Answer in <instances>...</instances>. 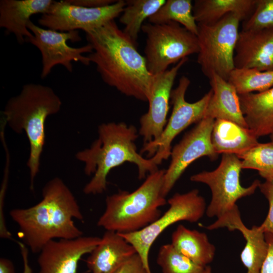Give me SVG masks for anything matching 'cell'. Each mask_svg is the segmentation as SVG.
I'll use <instances>...</instances> for the list:
<instances>
[{"instance_id": "1", "label": "cell", "mask_w": 273, "mask_h": 273, "mask_svg": "<svg viewBox=\"0 0 273 273\" xmlns=\"http://www.w3.org/2000/svg\"><path fill=\"white\" fill-rule=\"evenodd\" d=\"M85 34L93 48L87 57L96 65L103 81L127 97L148 102L153 75L136 44L114 20Z\"/></svg>"}, {"instance_id": "2", "label": "cell", "mask_w": 273, "mask_h": 273, "mask_svg": "<svg viewBox=\"0 0 273 273\" xmlns=\"http://www.w3.org/2000/svg\"><path fill=\"white\" fill-rule=\"evenodd\" d=\"M9 214L19 226L23 243L33 253H39L51 240L83 236L73 220H83L80 208L69 187L58 177L44 186L38 203L12 209Z\"/></svg>"}, {"instance_id": "3", "label": "cell", "mask_w": 273, "mask_h": 273, "mask_svg": "<svg viewBox=\"0 0 273 273\" xmlns=\"http://www.w3.org/2000/svg\"><path fill=\"white\" fill-rule=\"evenodd\" d=\"M98 133L89 148L75 154L76 159L84 164L85 174L93 175L83 189L85 194L103 193L110 171L125 162L137 166L139 179L158 170L161 164L156 156L148 159L138 152L135 142L139 133L134 126L124 122L103 123L99 126Z\"/></svg>"}, {"instance_id": "4", "label": "cell", "mask_w": 273, "mask_h": 273, "mask_svg": "<svg viewBox=\"0 0 273 273\" xmlns=\"http://www.w3.org/2000/svg\"><path fill=\"white\" fill-rule=\"evenodd\" d=\"M60 97L50 86L33 83L24 85L20 93L7 102L3 114L5 122L17 133L25 132L29 144L27 162L30 174V189L34 190L39 171L45 143V122L61 108Z\"/></svg>"}, {"instance_id": "5", "label": "cell", "mask_w": 273, "mask_h": 273, "mask_svg": "<svg viewBox=\"0 0 273 273\" xmlns=\"http://www.w3.org/2000/svg\"><path fill=\"white\" fill-rule=\"evenodd\" d=\"M165 170L149 174L143 184L132 192L119 191L107 196L106 207L97 225L119 234L140 231L157 219L160 207L167 201L162 195Z\"/></svg>"}, {"instance_id": "6", "label": "cell", "mask_w": 273, "mask_h": 273, "mask_svg": "<svg viewBox=\"0 0 273 273\" xmlns=\"http://www.w3.org/2000/svg\"><path fill=\"white\" fill-rule=\"evenodd\" d=\"M241 21L238 15L232 13L213 24H198L197 63L208 79L216 74L228 80L235 69V50Z\"/></svg>"}, {"instance_id": "7", "label": "cell", "mask_w": 273, "mask_h": 273, "mask_svg": "<svg viewBox=\"0 0 273 273\" xmlns=\"http://www.w3.org/2000/svg\"><path fill=\"white\" fill-rule=\"evenodd\" d=\"M142 31L146 36L145 58L152 75L164 72L170 65L199 52L197 35L177 23L149 22L143 24Z\"/></svg>"}, {"instance_id": "8", "label": "cell", "mask_w": 273, "mask_h": 273, "mask_svg": "<svg viewBox=\"0 0 273 273\" xmlns=\"http://www.w3.org/2000/svg\"><path fill=\"white\" fill-rule=\"evenodd\" d=\"M167 203L169 207L167 211L147 226L133 233H119L134 248L147 273H152L149 261V252L160 235L178 221L197 222L203 217L207 208L204 198L197 189L185 193H175Z\"/></svg>"}, {"instance_id": "9", "label": "cell", "mask_w": 273, "mask_h": 273, "mask_svg": "<svg viewBox=\"0 0 273 273\" xmlns=\"http://www.w3.org/2000/svg\"><path fill=\"white\" fill-rule=\"evenodd\" d=\"M241 160L235 154H222L218 166L212 171H203L192 175L190 180L207 185L212 198L206 208L210 218L220 217L232 209L240 199L253 194L261 182L256 179L248 187L240 183Z\"/></svg>"}, {"instance_id": "10", "label": "cell", "mask_w": 273, "mask_h": 273, "mask_svg": "<svg viewBox=\"0 0 273 273\" xmlns=\"http://www.w3.org/2000/svg\"><path fill=\"white\" fill-rule=\"evenodd\" d=\"M190 83L189 78L185 76L179 78L178 85L171 93L172 110L162 133L157 139L144 144L141 154L146 153L149 158L156 155L162 163L170 156L171 144L175 138L190 125L197 123L204 117L212 90L210 89L195 102H188L185 95Z\"/></svg>"}, {"instance_id": "11", "label": "cell", "mask_w": 273, "mask_h": 273, "mask_svg": "<svg viewBox=\"0 0 273 273\" xmlns=\"http://www.w3.org/2000/svg\"><path fill=\"white\" fill-rule=\"evenodd\" d=\"M27 27L33 36L27 39L28 42L36 47L41 56L42 69L40 77H47L53 67L57 65L64 66L69 72L73 71L72 62H80L88 66L90 61L84 53H91L93 48L90 44L79 48L71 47L67 44V41L72 42L81 40L78 30L60 32L50 29H44L36 25L31 20Z\"/></svg>"}, {"instance_id": "12", "label": "cell", "mask_w": 273, "mask_h": 273, "mask_svg": "<svg viewBox=\"0 0 273 273\" xmlns=\"http://www.w3.org/2000/svg\"><path fill=\"white\" fill-rule=\"evenodd\" d=\"M125 1H116L99 8H86L72 5L67 0L54 1L49 10L38 20L41 26L60 32L81 29L85 32L114 20L122 13Z\"/></svg>"}, {"instance_id": "13", "label": "cell", "mask_w": 273, "mask_h": 273, "mask_svg": "<svg viewBox=\"0 0 273 273\" xmlns=\"http://www.w3.org/2000/svg\"><path fill=\"white\" fill-rule=\"evenodd\" d=\"M214 120L204 117L172 148L171 161L164 174L162 194L165 197L194 161L205 156L211 160L217 159L218 154L213 148L211 139Z\"/></svg>"}, {"instance_id": "14", "label": "cell", "mask_w": 273, "mask_h": 273, "mask_svg": "<svg viewBox=\"0 0 273 273\" xmlns=\"http://www.w3.org/2000/svg\"><path fill=\"white\" fill-rule=\"evenodd\" d=\"M188 58L178 62L170 69L153 75L151 94L148 102V111L140 119L139 133L144 144L157 139L167 123L169 100L174 80L179 69L188 61Z\"/></svg>"}, {"instance_id": "15", "label": "cell", "mask_w": 273, "mask_h": 273, "mask_svg": "<svg viewBox=\"0 0 273 273\" xmlns=\"http://www.w3.org/2000/svg\"><path fill=\"white\" fill-rule=\"evenodd\" d=\"M101 240L98 237L82 236L49 241L39 252L38 273H77L80 259L89 254Z\"/></svg>"}, {"instance_id": "16", "label": "cell", "mask_w": 273, "mask_h": 273, "mask_svg": "<svg viewBox=\"0 0 273 273\" xmlns=\"http://www.w3.org/2000/svg\"><path fill=\"white\" fill-rule=\"evenodd\" d=\"M226 228L229 231L238 230L244 237L245 245L241 252V260L247 268V273H261L266 256L267 245L264 233L259 226L249 229L243 222L238 206L217 218L213 223L206 226L208 230Z\"/></svg>"}, {"instance_id": "17", "label": "cell", "mask_w": 273, "mask_h": 273, "mask_svg": "<svg viewBox=\"0 0 273 273\" xmlns=\"http://www.w3.org/2000/svg\"><path fill=\"white\" fill-rule=\"evenodd\" d=\"M235 68L273 70V28L239 32L234 58Z\"/></svg>"}, {"instance_id": "18", "label": "cell", "mask_w": 273, "mask_h": 273, "mask_svg": "<svg viewBox=\"0 0 273 273\" xmlns=\"http://www.w3.org/2000/svg\"><path fill=\"white\" fill-rule=\"evenodd\" d=\"M52 0H1L0 27L7 33L13 34L18 43L23 44L33 36L27 27L30 17L46 13Z\"/></svg>"}, {"instance_id": "19", "label": "cell", "mask_w": 273, "mask_h": 273, "mask_svg": "<svg viewBox=\"0 0 273 273\" xmlns=\"http://www.w3.org/2000/svg\"><path fill=\"white\" fill-rule=\"evenodd\" d=\"M136 253L134 248L119 233L106 231L89 254L86 263L92 273H115Z\"/></svg>"}, {"instance_id": "20", "label": "cell", "mask_w": 273, "mask_h": 273, "mask_svg": "<svg viewBox=\"0 0 273 273\" xmlns=\"http://www.w3.org/2000/svg\"><path fill=\"white\" fill-rule=\"evenodd\" d=\"M209 80L212 94L204 117L231 121L248 128L235 88L228 80L216 74H213Z\"/></svg>"}, {"instance_id": "21", "label": "cell", "mask_w": 273, "mask_h": 273, "mask_svg": "<svg viewBox=\"0 0 273 273\" xmlns=\"http://www.w3.org/2000/svg\"><path fill=\"white\" fill-rule=\"evenodd\" d=\"M239 97L248 128L257 138L270 135L273 131V86Z\"/></svg>"}, {"instance_id": "22", "label": "cell", "mask_w": 273, "mask_h": 273, "mask_svg": "<svg viewBox=\"0 0 273 273\" xmlns=\"http://www.w3.org/2000/svg\"><path fill=\"white\" fill-rule=\"evenodd\" d=\"M211 142L217 154L238 155L257 145L258 138L247 127L233 121L215 119Z\"/></svg>"}, {"instance_id": "23", "label": "cell", "mask_w": 273, "mask_h": 273, "mask_svg": "<svg viewBox=\"0 0 273 273\" xmlns=\"http://www.w3.org/2000/svg\"><path fill=\"white\" fill-rule=\"evenodd\" d=\"M172 246L194 262L206 266L214 259L215 247L205 233L190 230L179 224L172 233Z\"/></svg>"}, {"instance_id": "24", "label": "cell", "mask_w": 273, "mask_h": 273, "mask_svg": "<svg viewBox=\"0 0 273 273\" xmlns=\"http://www.w3.org/2000/svg\"><path fill=\"white\" fill-rule=\"evenodd\" d=\"M257 0H195L193 12L198 24L214 23L230 14L238 15L242 21L253 12Z\"/></svg>"}, {"instance_id": "25", "label": "cell", "mask_w": 273, "mask_h": 273, "mask_svg": "<svg viewBox=\"0 0 273 273\" xmlns=\"http://www.w3.org/2000/svg\"><path fill=\"white\" fill-rule=\"evenodd\" d=\"M166 0H128L120 15V22L123 30L131 40L137 44L138 35L144 21L149 18L161 7Z\"/></svg>"}, {"instance_id": "26", "label": "cell", "mask_w": 273, "mask_h": 273, "mask_svg": "<svg viewBox=\"0 0 273 273\" xmlns=\"http://www.w3.org/2000/svg\"><path fill=\"white\" fill-rule=\"evenodd\" d=\"M191 0H167L158 11L150 17L152 24L176 22L197 35L198 23L193 12Z\"/></svg>"}, {"instance_id": "27", "label": "cell", "mask_w": 273, "mask_h": 273, "mask_svg": "<svg viewBox=\"0 0 273 273\" xmlns=\"http://www.w3.org/2000/svg\"><path fill=\"white\" fill-rule=\"evenodd\" d=\"M239 95L258 93L273 86V70L260 71L256 68H235L228 80Z\"/></svg>"}, {"instance_id": "28", "label": "cell", "mask_w": 273, "mask_h": 273, "mask_svg": "<svg viewBox=\"0 0 273 273\" xmlns=\"http://www.w3.org/2000/svg\"><path fill=\"white\" fill-rule=\"evenodd\" d=\"M237 156L241 160L242 169L256 170L265 180H273V142L259 143Z\"/></svg>"}, {"instance_id": "29", "label": "cell", "mask_w": 273, "mask_h": 273, "mask_svg": "<svg viewBox=\"0 0 273 273\" xmlns=\"http://www.w3.org/2000/svg\"><path fill=\"white\" fill-rule=\"evenodd\" d=\"M157 263L162 273H202L205 267L194 262L178 252L171 243L160 247Z\"/></svg>"}, {"instance_id": "30", "label": "cell", "mask_w": 273, "mask_h": 273, "mask_svg": "<svg viewBox=\"0 0 273 273\" xmlns=\"http://www.w3.org/2000/svg\"><path fill=\"white\" fill-rule=\"evenodd\" d=\"M273 28V0H257L251 15L242 21V30H258Z\"/></svg>"}, {"instance_id": "31", "label": "cell", "mask_w": 273, "mask_h": 273, "mask_svg": "<svg viewBox=\"0 0 273 273\" xmlns=\"http://www.w3.org/2000/svg\"><path fill=\"white\" fill-rule=\"evenodd\" d=\"M267 200L269 209L267 215L259 228L265 233L273 232V180H265L258 188Z\"/></svg>"}, {"instance_id": "32", "label": "cell", "mask_w": 273, "mask_h": 273, "mask_svg": "<svg viewBox=\"0 0 273 273\" xmlns=\"http://www.w3.org/2000/svg\"><path fill=\"white\" fill-rule=\"evenodd\" d=\"M115 273H147L140 256L136 253Z\"/></svg>"}, {"instance_id": "33", "label": "cell", "mask_w": 273, "mask_h": 273, "mask_svg": "<svg viewBox=\"0 0 273 273\" xmlns=\"http://www.w3.org/2000/svg\"><path fill=\"white\" fill-rule=\"evenodd\" d=\"M264 235L267 245V251L261 273H273V232L265 233Z\"/></svg>"}, {"instance_id": "34", "label": "cell", "mask_w": 273, "mask_h": 273, "mask_svg": "<svg viewBox=\"0 0 273 273\" xmlns=\"http://www.w3.org/2000/svg\"><path fill=\"white\" fill-rule=\"evenodd\" d=\"M74 5L86 8H99L113 4L116 1L113 0H67Z\"/></svg>"}, {"instance_id": "35", "label": "cell", "mask_w": 273, "mask_h": 273, "mask_svg": "<svg viewBox=\"0 0 273 273\" xmlns=\"http://www.w3.org/2000/svg\"><path fill=\"white\" fill-rule=\"evenodd\" d=\"M20 248L21 254L23 262V273H32V270L29 265L28 261V247L23 243L20 241L17 242Z\"/></svg>"}, {"instance_id": "36", "label": "cell", "mask_w": 273, "mask_h": 273, "mask_svg": "<svg viewBox=\"0 0 273 273\" xmlns=\"http://www.w3.org/2000/svg\"><path fill=\"white\" fill-rule=\"evenodd\" d=\"M0 273H16L14 264L10 259L1 258Z\"/></svg>"}, {"instance_id": "37", "label": "cell", "mask_w": 273, "mask_h": 273, "mask_svg": "<svg viewBox=\"0 0 273 273\" xmlns=\"http://www.w3.org/2000/svg\"><path fill=\"white\" fill-rule=\"evenodd\" d=\"M202 273H212L211 267L209 265L206 266Z\"/></svg>"}, {"instance_id": "38", "label": "cell", "mask_w": 273, "mask_h": 273, "mask_svg": "<svg viewBox=\"0 0 273 273\" xmlns=\"http://www.w3.org/2000/svg\"><path fill=\"white\" fill-rule=\"evenodd\" d=\"M269 136H270L271 142H273V131L272 132L271 134H270Z\"/></svg>"}]
</instances>
